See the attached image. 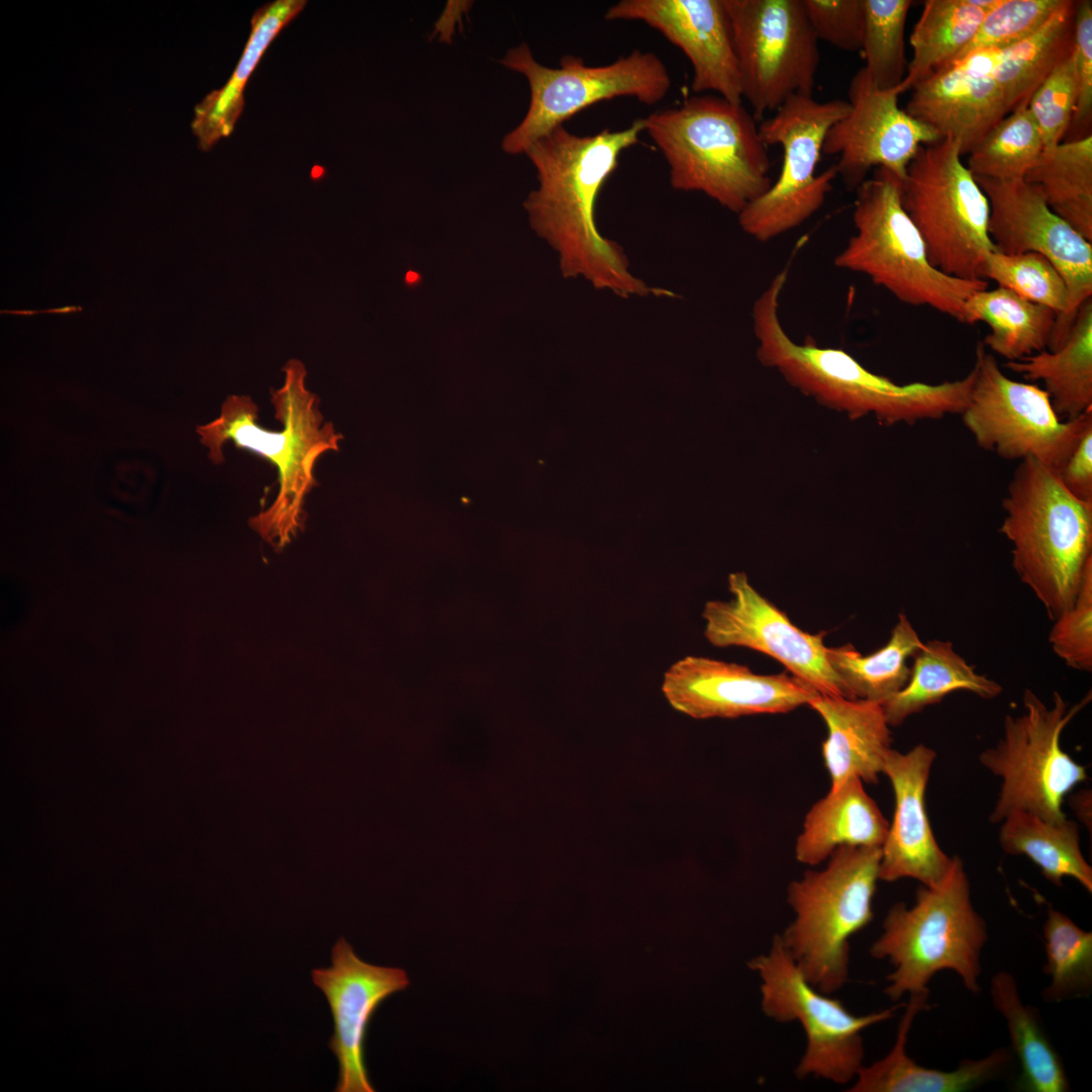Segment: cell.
I'll return each mask as SVG.
<instances>
[{"label": "cell", "instance_id": "obj_1", "mask_svg": "<svg viewBox=\"0 0 1092 1092\" xmlns=\"http://www.w3.org/2000/svg\"><path fill=\"white\" fill-rule=\"evenodd\" d=\"M643 131V118L621 130L605 128L590 135L556 127L525 153L536 169L538 187L524 208L533 231L556 252L563 277L583 278L594 288L623 298L675 297L635 276L623 248L605 237L596 220L604 185L621 154L638 144Z\"/></svg>", "mask_w": 1092, "mask_h": 1092}, {"label": "cell", "instance_id": "obj_2", "mask_svg": "<svg viewBox=\"0 0 1092 1092\" xmlns=\"http://www.w3.org/2000/svg\"><path fill=\"white\" fill-rule=\"evenodd\" d=\"M788 275V268L777 273L752 304L756 357L763 366L778 371L804 395L850 420L874 416L883 426L912 425L964 412L975 378L973 368L952 381L898 384L872 372L842 349L820 347L812 339L803 344L793 341L780 318Z\"/></svg>", "mask_w": 1092, "mask_h": 1092}, {"label": "cell", "instance_id": "obj_3", "mask_svg": "<svg viewBox=\"0 0 1092 1092\" xmlns=\"http://www.w3.org/2000/svg\"><path fill=\"white\" fill-rule=\"evenodd\" d=\"M283 371V386L271 389L281 431H269L258 424V406L249 395H229L219 417L196 429L200 442L209 448L212 463L224 461L222 446L231 440L237 448L261 456L277 469V495L248 522L275 550L283 549L303 529L304 500L317 484L315 463L323 454L338 451L343 438L331 422H324L320 398L305 387L302 362L291 359Z\"/></svg>", "mask_w": 1092, "mask_h": 1092}, {"label": "cell", "instance_id": "obj_4", "mask_svg": "<svg viewBox=\"0 0 1092 1092\" xmlns=\"http://www.w3.org/2000/svg\"><path fill=\"white\" fill-rule=\"evenodd\" d=\"M669 167L670 186L702 192L738 214L770 187V161L742 104L698 95L643 118Z\"/></svg>", "mask_w": 1092, "mask_h": 1092}, {"label": "cell", "instance_id": "obj_5", "mask_svg": "<svg viewBox=\"0 0 1092 1092\" xmlns=\"http://www.w3.org/2000/svg\"><path fill=\"white\" fill-rule=\"evenodd\" d=\"M1002 508L999 532L1012 545V566L1055 620L1074 604L1092 566V503L1077 499L1055 471L1024 458Z\"/></svg>", "mask_w": 1092, "mask_h": 1092}, {"label": "cell", "instance_id": "obj_6", "mask_svg": "<svg viewBox=\"0 0 1092 1092\" xmlns=\"http://www.w3.org/2000/svg\"><path fill=\"white\" fill-rule=\"evenodd\" d=\"M902 181L877 168L854 191L852 222L855 233L834 257V266L866 275L899 301L929 306L966 324L965 304L987 280L949 276L929 261L925 244L905 211Z\"/></svg>", "mask_w": 1092, "mask_h": 1092}, {"label": "cell", "instance_id": "obj_7", "mask_svg": "<svg viewBox=\"0 0 1092 1092\" xmlns=\"http://www.w3.org/2000/svg\"><path fill=\"white\" fill-rule=\"evenodd\" d=\"M987 939V925L973 906L963 861L954 856L941 885H921L911 907L899 902L890 908L870 953L894 968L884 989L893 1001L929 991L930 980L943 970L957 973L966 989L978 994Z\"/></svg>", "mask_w": 1092, "mask_h": 1092}, {"label": "cell", "instance_id": "obj_8", "mask_svg": "<svg viewBox=\"0 0 1092 1092\" xmlns=\"http://www.w3.org/2000/svg\"><path fill=\"white\" fill-rule=\"evenodd\" d=\"M880 846L842 845L821 871H807L788 887L795 918L780 939L805 979L832 994L848 979L849 939L873 919Z\"/></svg>", "mask_w": 1092, "mask_h": 1092}, {"label": "cell", "instance_id": "obj_9", "mask_svg": "<svg viewBox=\"0 0 1092 1092\" xmlns=\"http://www.w3.org/2000/svg\"><path fill=\"white\" fill-rule=\"evenodd\" d=\"M949 138L919 148L902 181V205L925 244L930 263L946 275L986 280L995 251L986 194Z\"/></svg>", "mask_w": 1092, "mask_h": 1092}, {"label": "cell", "instance_id": "obj_10", "mask_svg": "<svg viewBox=\"0 0 1092 1092\" xmlns=\"http://www.w3.org/2000/svg\"><path fill=\"white\" fill-rule=\"evenodd\" d=\"M1090 700L1089 693L1069 708L1055 692L1049 707L1032 691H1024L1023 713L1006 715L1002 737L979 756L983 766L1002 779L991 823L1001 822L1013 811L1051 822L1067 818L1062 809L1064 798L1088 776L1086 767L1062 749L1060 739L1067 724Z\"/></svg>", "mask_w": 1092, "mask_h": 1092}, {"label": "cell", "instance_id": "obj_11", "mask_svg": "<svg viewBox=\"0 0 1092 1092\" xmlns=\"http://www.w3.org/2000/svg\"><path fill=\"white\" fill-rule=\"evenodd\" d=\"M500 63L526 77L530 104L522 121L502 142L508 154H525L539 139L587 107L616 97L653 105L671 86L663 62L651 52L633 51L604 66H587L566 55L559 68L538 63L527 43L511 49Z\"/></svg>", "mask_w": 1092, "mask_h": 1092}, {"label": "cell", "instance_id": "obj_12", "mask_svg": "<svg viewBox=\"0 0 1092 1092\" xmlns=\"http://www.w3.org/2000/svg\"><path fill=\"white\" fill-rule=\"evenodd\" d=\"M847 100L797 95L758 126L762 143L780 145L783 163L768 190L738 214L741 230L765 243L804 223L824 204L838 176L835 165L817 174L825 136L849 111Z\"/></svg>", "mask_w": 1092, "mask_h": 1092}, {"label": "cell", "instance_id": "obj_13", "mask_svg": "<svg viewBox=\"0 0 1092 1092\" xmlns=\"http://www.w3.org/2000/svg\"><path fill=\"white\" fill-rule=\"evenodd\" d=\"M749 968L760 979L762 1012L780 1023L797 1021L806 1034V1049L795 1069L798 1079L813 1076L841 1085L853 1081L863 1066L861 1031L890 1019L903 1005L852 1014L840 1000L805 979L779 935L766 953L749 962Z\"/></svg>", "mask_w": 1092, "mask_h": 1092}, {"label": "cell", "instance_id": "obj_14", "mask_svg": "<svg viewBox=\"0 0 1092 1092\" xmlns=\"http://www.w3.org/2000/svg\"><path fill=\"white\" fill-rule=\"evenodd\" d=\"M973 369L970 399L961 415L977 445L1006 460L1035 459L1056 472L1092 426V410L1061 420L1043 388L1007 377L982 343Z\"/></svg>", "mask_w": 1092, "mask_h": 1092}, {"label": "cell", "instance_id": "obj_15", "mask_svg": "<svg viewBox=\"0 0 1092 1092\" xmlns=\"http://www.w3.org/2000/svg\"><path fill=\"white\" fill-rule=\"evenodd\" d=\"M741 80L755 120L797 95L813 96L818 39L803 0H724Z\"/></svg>", "mask_w": 1092, "mask_h": 1092}, {"label": "cell", "instance_id": "obj_16", "mask_svg": "<svg viewBox=\"0 0 1092 1092\" xmlns=\"http://www.w3.org/2000/svg\"><path fill=\"white\" fill-rule=\"evenodd\" d=\"M975 179L989 202L988 232L996 250L1007 255L1040 254L1067 285L1068 312L1048 347L1054 351L1065 340L1079 307L1091 298L1092 242L1057 215L1039 190L1024 179Z\"/></svg>", "mask_w": 1092, "mask_h": 1092}, {"label": "cell", "instance_id": "obj_17", "mask_svg": "<svg viewBox=\"0 0 1092 1092\" xmlns=\"http://www.w3.org/2000/svg\"><path fill=\"white\" fill-rule=\"evenodd\" d=\"M728 588L730 601L713 600L704 607V634L712 645L762 652L819 694L851 699L827 661L823 643L826 632L811 634L799 629L750 584L744 572L730 573Z\"/></svg>", "mask_w": 1092, "mask_h": 1092}, {"label": "cell", "instance_id": "obj_18", "mask_svg": "<svg viewBox=\"0 0 1092 1092\" xmlns=\"http://www.w3.org/2000/svg\"><path fill=\"white\" fill-rule=\"evenodd\" d=\"M899 95L897 89H878L864 67L851 78L850 109L830 127L822 149L824 155L838 156L837 175L848 190H855L873 168L887 169L903 181L919 148L940 140L899 106Z\"/></svg>", "mask_w": 1092, "mask_h": 1092}, {"label": "cell", "instance_id": "obj_19", "mask_svg": "<svg viewBox=\"0 0 1092 1092\" xmlns=\"http://www.w3.org/2000/svg\"><path fill=\"white\" fill-rule=\"evenodd\" d=\"M661 691L675 711L698 720L788 713L819 695L788 672L756 674L746 665L696 655L665 670Z\"/></svg>", "mask_w": 1092, "mask_h": 1092}, {"label": "cell", "instance_id": "obj_20", "mask_svg": "<svg viewBox=\"0 0 1092 1092\" xmlns=\"http://www.w3.org/2000/svg\"><path fill=\"white\" fill-rule=\"evenodd\" d=\"M331 959V967L313 969L311 979L333 1017L328 1045L339 1064L335 1091L374 1092L365 1063L368 1025L382 1002L411 982L403 969L362 961L344 937L334 944Z\"/></svg>", "mask_w": 1092, "mask_h": 1092}, {"label": "cell", "instance_id": "obj_21", "mask_svg": "<svg viewBox=\"0 0 1092 1092\" xmlns=\"http://www.w3.org/2000/svg\"><path fill=\"white\" fill-rule=\"evenodd\" d=\"M607 20H637L679 48L693 67L695 93L742 102L741 80L724 0H621Z\"/></svg>", "mask_w": 1092, "mask_h": 1092}, {"label": "cell", "instance_id": "obj_22", "mask_svg": "<svg viewBox=\"0 0 1092 1092\" xmlns=\"http://www.w3.org/2000/svg\"><path fill=\"white\" fill-rule=\"evenodd\" d=\"M1002 49L972 52L915 84L905 110L969 155L1007 114L994 69Z\"/></svg>", "mask_w": 1092, "mask_h": 1092}, {"label": "cell", "instance_id": "obj_23", "mask_svg": "<svg viewBox=\"0 0 1092 1092\" xmlns=\"http://www.w3.org/2000/svg\"><path fill=\"white\" fill-rule=\"evenodd\" d=\"M935 751L918 744L908 752H888L883 774L895 796L892 824L882 845L879 880L914 879L922 886L937 887L948 877L954 856L939 847L927 815L925 794Z\"/></svg>", "mask_w": 1092, "mask_h": 1092}, {"label": "cell", "instance_id": "obj_24", "mask_svg": "<svg viewBox=\"0 0 1092 1092\" xmlns=\"http://www.w3.org/2000/svg\"><path fill=\"white\" fill-rule=\"evenodd\" d=\"M929 991L911 994L890 1053L858 1071L851 1092H962L1000 1077L1013 1062L1009 1048H997L979 1060H964L953 1071L929 1069L916 1064L906 1053L908 1035L916 1015L930 1007Z\"/></svg>", "mask_w": 1092, "mask_h": 1092}, {"label": "cell", "instance_id": "obj_25", "mask_svg": "<svg viewBox=\"0 0 1092 1092\" xmlns=\"http://www.w3.org/2000/svg\"><path fill=\"white\" fill-rule=\"evenodd\" d=\"M809 706L823 719L827 737L822 756L831 790L856 777L877 783L891 749V733L882 705L819 694Z\"/></svg>", "mask_w": 1092, "mask_h": 1092}, {"label": "cell", "instance_id": "obj_26", "mask_svg": "<svg viewBox=\"0 0 1092 1092\" xmlns=\"http://www.w3.org/2000/svg\"><path fill=\"white\" fill-rule=\"evenodd\" d=\"M889 822L856 777L816 802L807 813L797 838L796 857L816 866L842 845L882 847Z\"/></svg>", "mask_w": 1092, "mask_h": 1092}, {"label": "cell", "instance_id": "obj_27", "mask_svg": "<svg viewBox=\"0 0 1092 1092\" xmlns=\"http://www.w3.org/2000/svg\"><path fill=\"white\" fill-rule=\"evenodd\" d=\"M305 4V0H275L254 13L249 38L232 76L194 108L191 129L200 150L209 151L233 132L244 109V90L249 78L269 44Z\"/></svg>", "mask_w": 1092, "mask_h": 1092}, {"label": "cell", "instance_id": "obj_28", "mask_svg": "<svg viewBox=\"0 0 1092 1092\" xmlns=\"http://www.w3.org/2000/svg\"><path fill=\"white\" fill-rule=\"evenodd\" d=\"M1027 380H1040L1064 421L1092 410V299L1079 307L1063 343L1005 365Z\"/></svg>", "mask_w": 1092, "mask_h": 1092}, {"label": "cell", "instance_id": "obj_29", "mask_svg": "<svg viewBox=\"0 0 1092 1092\" xmlns=\"http://www.w3.org/2000/svg\"><path fill=\"white\" fill-rule=\"evenodd\" d=\"M994 1008L1004 1018L1013 1056L1020 1064L1017 1088L1026 1092L1071 1090L1064 1062L1050 1039L1036 1008L1022 1002L1015 978L996 973L990 982Z\"/></svg>", "mask_w": 1092, "mask_h": 1092}, {"label": "cell", "instance_id": "obj_30", "mask_svg": "<svg viewBox=\"0 0 1092 1092\" xmlns=\"http://www.w3.org/2000/svg\"><path fill=\"white\" fill-rule=\"evenodd\" d=\"M957 691L989 700L999 696L1002 687L978 673L974 665L954 651L950 641L933 639L913 655L905 687L881 705L888 724L896 726Z\"/></svg>", "mask_w": 1092, "mask_h": 1092}, {"label": "cell", "instance_id": "obj_31", "mask_svg": "<svg viewBox=\"0 0 1092 1092\" xmlns=\"http://www.w3.org/2000/svg\"><path fill=\"white\" fill-rule=\"evenodd\" d=\"M1076 4L1065 0L1037 30L1001 50L994 78L1008 114L1027 107L1036 89L1073 53Z\"/></svg>", "mask_w": 1092, "mask_h": 1092}, {"label": "cell", "instance_id": "obj_32", "mask_svg": "<svg viewBox=\"0 0 1092 1092\" xmlns=\"http://www.w3.org/2000/svg\"><path fill=\"white\" fill-rule=\"evenodd\" d=\"M965 312L966 324L988 325L990 333L982 344L1008 361L1046 350L1057 321L1052 308L1000 286L974 292L966 301Z\"/></svg>", "mask_w": 1092, "mask_h": 1092}, {"label": "cell", "instance_id": "obj_33", "mask_svg": "<svg viewBox=\"0 0 1092 1092\" xmlns=\"http://www.w3.org/2000/svg\"><path fill=\"white\" fill-rule=\"evenodd\" d=\"M1001 0H927L910 36L912 59L900 94L949 64L974 38Z\"/></svg>", "mask_w": 1092, "mask_h": 1092}, {"label": "cell", "instance_id": "obj_34", "mask_svg": "<svg viewBox=\"0 0 1092 1092\" xmlns=\"http://www.w3.org/2000/svg\"><path fill=\"white\" fill-rule=\"evenodd\" d=\"M1001 822L999 843L1006 853L1027 856L1057 887L1069 877L1092 893V868L1082 853L1076 821L1066 818L1051 822L1025 811H1013Z\"/></svg>", "mask_w": 1092, "mask_h": 1092}, {"label": "cell", "instance_id": "obj_35", "mask_svg": "<svg viewBox=\"0 0 1092 1092\" xmlns=\"http://www.w3.org/2000/svg\"><path fill=\"white\" fill-rule=\"evenodd\" d=\"M904 614H899L889 641L879 650L861 655L853 645L827 647L826 658L851 699L883 704L907 684V660L924 646Z\"/></svg>", "mask_w": 1092, "mask_h": 1092}, {"label": "cell", "instance_id": "obj_36", "mask_svg": "<svg viewBox=\"0 0 1092 1092\" xmlns=\"http://www.w3.org/2000/svg\"><path fill=\"white\" fill-rule=\"evenodd\" d=\"M1049 207L1092 242V134L1044 152L1023 178Z\"/></svg>", "mask_w": 1092, "mask_h": 1092}, {"label": "cell", "instance_id": "obj_37", "mask_svg": "<svg viewBox=\"0 0 1092 1092\" xmlns=\"http://www.w3.org/2000/svg\"><path fill=\"white\" fill-rule=\"evenodd\" d=\"M1043 971L1050 984L1041 997L1048 1003L1087 998L1092 992V932L1050 907L1042 927Z\"/></svg>", "mask_w": 1092, "mask_h": 1092}, {"label": "cell", "instance_id": "obj_38", "mask_svg": "<svg viewBox=\"0 0 1092 1092\" xmlns=\"http://www.w3.org/2000/svg\"><path fill=\"white\" fill-rule=\"evenodd\" d=\"M1043 145L1027 107L1001 119L968 155L974 177L1023 179L1039 161Z\"/></svg>", "mask_w": 1092, "mask_h": 1092}, {"label": "cell", "instance_id": "obj_39", "mask_svg": "<svg viewBox=\"0 0 1092 1092\" xmlns=\"http://www.w3.org/2000/svg\"><path fill=\"white\" fill-rule=\"evenodd\" d=\"M861 1L864 69L878 89H897L907 73L905 25L912 1Z\"/></svg>", "mask_w": 1092, "mask_h": 1092}, {"label": "cell", "instance_id": "obj_40", "mask_svg": "<svg viewBox=\"0 0 1092 1092\" xmlns=\"http://www.w3.org/2000/svg\"><path fill=\"white\" fill-rule=\"evenodd\" d=\"M985 279L1052 308L1057 313L1054 338L1068 312L1069 294L1063 277L1045 257L1034 252L1007 255L992 251L986 259Z\"/></svg>", "mask_w": 1092, "mask_h": 1092}, {"label": "cell", "instance_id": "obj_41", "mask_svg": "<svg viewBox=\"0 0 1092 1092\" xmlns=\"http://www.w3.org/2000/svg\"><path fill=\"white\" fill-rule=\"evenodd\" d=\"M1065 0H1001L989 10L972 41L951 61L984 49H1005L1043 25Z\"/></svg>", "mask_w": 1092, "mask_h": 1092}, {"label": "cell", "instance_id": "obj_42", "mask_svg": "<svg viewBox=\"0 0 1092 1092\" xmlns=\"http://www.w3.org/2000/svg\"><path fill=\"white\" fill-rule=\"evenodd\" d=\"M1078 96L1074 51L1031 96L1027 109L1039 132L1043 153L1061 144L1070 127Z\"/></svg>", "mask_w": 1092, "mask_h": 1092}, {"label": "cell", "instance_id": "obj_43", "mask_svg": "<svg viewBox=\"0 0 1092 1092\" xmlns=\"http://www.w3.org/2000/svg\"><path fill=\"white\" fill-rule=\"evenodd\" d=\"M1054 652L1077 670H1092V566L1074 604L1055 619L1049 635Z\"/></svg>", "mask_w": 1092, "mask_h": 1092}, {"label": "cell", "instance_id": "obj_44", "mask_svg": "<svg viewBox=\"0 0 1092 1092\" xmlns=\"http://www.w3.org/2000/svg\"><path fill=\"white\" fill-rule=\"evenodd\" d=\"M803 3L818 40L845 52L861 50V0H803Z\"/></svg>", "mask_w": 1092, "mask_h": 1092}, {"label": "cell", "instance_id": "obj_45", "mask_svg": "<svg viewBox=\"0 0 1092 1092\" xmlns=\"http://www.w3.org/2000/svg\"><path fill=\"white\" fill-rule=\"evenodd\" d=\"M1074 54L1078 81V96L1070 127L1063 142L1091 134L1092 124V2L1077 1L1074 31Z\"/></svg>", "mask_w": 1092, "mask_h": 1092}, {"label": "cell", "instance_id": "obj_46", "mask_svg": "<svg viewBox=\"0 0 1092 1092\" xmlns=\"http://www.w3.org/2000/svg\"><path fill=\"white\" fill-rule=\"evenodd\" d=\"M1063 486L1077 499L1092 503V426L1055 472Z\"/></svg>", "mask_w": 1092, "mask_h": 1092}, {"label": "cell", "instance_id": "obj_47", "mask_svg": "<svg viewBox=\"0 0 1092 1092\" xmlns=\"http://www.w3.org/2000/svg\"><path fill=\"white\" fill-rule=\"evenodd\" d=\"M1092 795L1090 790H1081L1073 794L1069 798V805L1074 810L1078 819L1091 831V801Z\"/></svg>", "mask_w": 1092, "mask_h": 1092}]
</instances>
